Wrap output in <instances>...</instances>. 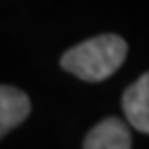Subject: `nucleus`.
Returning a JSON list of instances; mask_svg holds the SVG:
<instances>
[{
  "mask_svg": "<svg viewBox=\"0 0 149 149\" xmlns=\"http://www.w3.org/2000/svg\"><path fill=\"white\" fill-rule=\"evenodd\" d=\"M126 52L128 46L120 35L104 33L85 40L79 46L64 52L60 58V66L81 81L100 83L122 66Z\"/></svg>",
  "mask_w": 149,
  "mask_h": 149,
  "instance_id": "nucleus-1",
  "label": "nucleus"
},
{
  "mask_svg": "<svg viewBox=\"0 0 149 149\" xmlns=\"http://www.w3.org/2000/svg\"><path fill=\"white\" fill-rule=\"evenodd\" d=\"M133 145L128 126L120 118H104L100 124H95L85 137L83 147L85 149H128Z\"/></svg>",
  "mask_w": 149,
  "mask_h": 149,
  "instance_id": "nucleus-2",
  "label": "nucleus"
},
{
  "mask_svg": "<svg viewBox=\"0 0 149 149\" xmlns=\"http://www.w3.org/2000/svg\"><path fill=\"white\" fill-rule=\"evenodd\" d=\"M122 110L128 118V122L133 124L141 133H149V77L147 72L126 87L122 93Z\"/></svg>",
  "mask_w": 149,
  "mask_h": 149,
  "instance_id": "nucleus-3",
  "label": "nucleus"
},
{
  "mask_svg": "<svg viewBox=\"0 0 149 149\" xmlns=\"http://www.w3.org/2000/svg\"><path fill=\"white\" fill-rule=\"evenodd\" d=\"M29 112L31 102L25 91L10 85H0V139L25 122Z\"/></svg>",
  "mask_w": 149,
  "mask_h": 149,
  "instance_id": "nucleus-4",
  "label": "nucleus"
}]
</instances>
